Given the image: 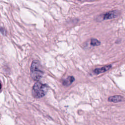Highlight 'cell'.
<instances>
[{
	"label": "cell",
	"mask_w": 125,
	"mask_h": 125,
	"mask_svg": "<svg viewBox=\"0 0 125 125\" xmlns=\"http://www.w3.org/2000/svg\"><path fill=\"white\" fill-rule=\"evenodd\" d=\"M74 81L75 78L73 76H68L66 79L63 80V81H62V84L63 85L67 86L70 85Z\"/></svg>",
	"instance_id": "cell-6"
},
{
	"label": "cell",
	"mask_w": 125,
	"mask_h": 125,
	"mask_svg": "<svg viewBox=\"0 0 125 125\" xmlns=\"http://www.w3.org/2000/svg\"><path fill=\"white\" fill-rule=\"evenodd\" d=\"M30 72L32 78L34 80L38 81L42 77L43 72L41 69V66L40 62L34 60L32 62L30 67Z\"/></svg>",
	"instance_id": "cell-2"
},
{
	"label": "cell",
	"mask_w": 125,
	"mask_h": 125,
	"mask_svg": "<svg viewBox=\"0 0 125 125\" xmlns=\"http://www.w3.org/2000/svg\"><path fill=\"white\" fill-rule=\"evenodd\" d=\"M48 86L46 84H43L40 82L36 83L32 88L33 96L37 98L43 97L47 92Z\"/></svg>",
	"instance_id": "cell-1"
},
{
	"label": "cell",
	"mask_w": 125,
	"mask_h": 125,
	"mask_svg": "<svg viewBox=\"0 0 125 125\" xmlns=\"http://www.w3.org/2000/svg\"><path fill=\"white\" fill-rule=\"evenodd\" d=\"M101 44V42L98 40L95 39V38H92L90 40V45L93 46H99Z\"/></svg>",
	"instance_id": "cell-7"
},
{
	"label": "cell",
	"mask_w": 125,
	"mask_h": 125,
	"mask_svg": "<svg viewBox=\"0 0 125 125\" xmlns=\"http://www.w3.org/2000/svg\"><path fill=\"white\" fill-rule=\"evenodd\" d=\"M120 14L119 11L117 10H112L109 12H107L104 13L103 15H101L99 16L97 19V21H103V20H110L112 19L117 18Z\"/></svg>",
	"instance_id": "cell-3"
},
{
	"label": "cell",
	"mask_w": 125,
	"mask_h": 125,
	"mask_svg": "<svg viewBox=\"0 0 125 125\" xmlns=\"http://www.w3.org/2000/svg\"><path fill=\"white\" fill-rule=\"evenodd\" d=\"M124 100V97L121 95H114L109 96L107 100L109 102H112V103H119L123 101Z\"/></svg>",
	"instance_id": "cell-5"
},
{
	"label": "cell",
	"mask_w": 125,
	"mask_h": 125,
	"mask_svg": "<svg viewBox=\"0 0 125 125\" xmlns=\"http://www.w3.org/2000/svg\"><path fill=\"white\" fill-rule=\"evenodd\" d=\"M1 83H0V89H1Z\"/></svg>",
	"instance_id": "cell-8"
},
{
	"label": "cell",
	"mask_w": 125,
	"mask_h": 125,
	"mask_svg": "<svg viewBox=\"0 0 125 125\" xmlns=\"http://www.w3.org/2000/svg\"></svg>",
	"instance_id": "cell-9"
},
{
	"label": "cell",
	"mask_w": 125,
	"mask_h": 125,
	"mask_svg": "<svg viewBox=\"0 0 125 125\" xmlns=\"http://www.w3.org/2000/svg\"><path fill=\"white\" fill-rule=\"evenodd\" d=\"M112 67V65L111 64H109L107 65L104 66H103L102 67L100 68H96L93 70V73L96 75L100 74L101 73H103L104 72H105L110 69Z\"/></svg>",
	"instance_id": "cell-4"
}]
</instances>
